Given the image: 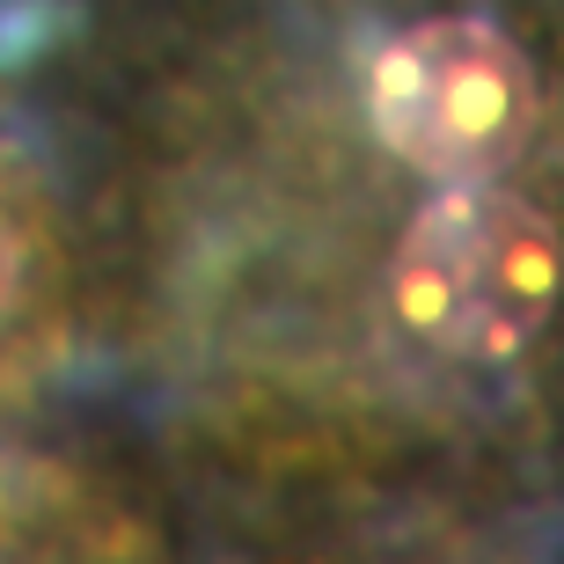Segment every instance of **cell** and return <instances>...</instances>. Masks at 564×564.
<instances>
[{"label":"cell","instance_id":"obj_3","mask_svg":"<svg viewBox=\"0 0 564 564\" xmlns=\"http://www.w3.org/2000/svg\"><path fill=\"white\" fill-rule=\"evenodd\" d=\"M213 564H557L535 513L425 491H264L250 535Z\"/></svg>","mask_w":564,"mask_h":564},{"label":"cell","instance_id":"obj_1","mask_svg":"<svg viewBox=\"0 0 564 564\" xmlns=\"http://www.w3.org/2000/svg\"><path fill=\"white\" fill-rule=\"evenodd\" d=\"M110 323L250 491H564V0H126L66 104Z\"/></svg>","mask_w":564,"mask_h":564},{"label":"cell","instance_id":"obj_2","mask_svg":"<svg viewBox=\"0 0 564 564\" xmlns=\"http://www.w3.org/2000/svg\"><path fill=\"white\" fill-rule=\"evenodd\" d=\"M96 330H110L104 235L74 118L0 82V433L30 425Z\"/></svg>","mask_w":564,"mask_h":564},{"label":"cell","instance_id":"obj_4","mask_svg":"<svg viewBox=\"0 0 564 564\" xmlns=\"http://www.w3.org/2000/svg\"><path fill=\"white\" fill-rule=\"evenodd\" d=\"M0 564H191L162 484L88 440L0 433Z\"/></svg>","mask_w":564,"mask_h":564}]
</instances>
